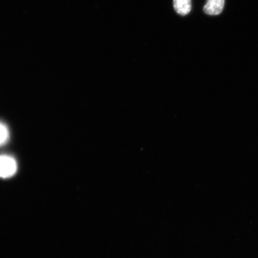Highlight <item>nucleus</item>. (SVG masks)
<instances>
[{
	"mask_svg": "<svg viewBox=\"0 0 258 258\" xmlns=\"http://www.w3.org/2000/svg\"><path fill=\"white\" fill-rule=\"evenodd\" d=\"M225 0H207L203 11L209 15H218L223 11Z\"/></svg>",
	"mask_w": 258,
	"mask_h": 258,
	"instance_id": "f03ea898",
	"label": "nucleus"
},
{
	"mask_svg": "<svg viewBox=\"0 0 258 258\" xmlns=\"http://www.w3.org/2000/svg\"><path fill=\"white\" fill-rule=\"evenodd\" d=\"M10 139V131L7 125L0 121V147L7 144Z\"/></svg>",
	"mask_w": 258,
	"mask_h": 258,
	"instance_id": "20e7f679",
	"label": "nucleus"
},
{
	"mask_svg": "<svg viewBox=\"0 0 258 258\" xmlns=\"http://www.w3.org/2000/svg\"><path fill=\"white\" fill-rule=\"evenodd\" d=\"M18 164L15 157L9 154H0V177L11 178L18 172Z\"/></svg>",
	"mask_w": 258,
	"mask_h": 258,
	"instance_id": "f257e3e1",
	"label": "nucleus"
},
{
	"mask_svg": "<svg viewBox=\"0 0 258 258\" xmlns=\"http://www.w3.org/2000/svg\"><path fill=\"white\" fill-rule=\"evenodd\" d=\"M173 8L179 15L185 16L191 11V0H173Z\"/></svg>",
	"mask_w": 258,
	"mask_h": 258,
	"instance_id": "7ed1b4c3",
	"label": "nucleus"
}]
</instances>
